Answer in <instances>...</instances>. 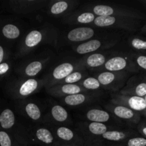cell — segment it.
I'll return each instance as SVG.
<instances>
[{
    "mask_svg": "<svg viewBox=\"0 0 146 146\" xmlns=\"http://www.w3.org/2000/svg\"><path fill=\"white\" fill-rule=\"evenodd\" d=\"M21 109L24 117L29 118L31 121L38 122L41 121L42 119L43 113L41 107L34 101L24 100Z\"/></svg>",
    "mask_w": 146,
    "mask_h": 146,
    "instance_id": "ffe728a7",
    "label": "cell"
},
{
    "mask_svg": "<svg viewBox=\"0 0 146 146\" xmlns=\"http://www.w3.org/2000/svg\"><path fill=\"white\" fill-rule=\"evenodd\" d=\"M105 108L115 116L120 119L131 121L133 123H137L140 120V113L127 107L110 103L105 106Z\"/></svg>",
    "mask_w": 146,
    "mask_h": 146,
    "instance_id": "5bb4252c",
    "label": "cell"
},
{
    "mask_svg": "<svg viewBox=\"0 0 146 146\" xmlns=\"http://www.w3.org/2000/svg\"><path fill=\"white\" fill-rule=\"evenodd\" d=\"M77 84L89 92L90 91L98 90L101 87V85L99 83L98 80L95 77H87Z\"/></svg>",
    "mask_w": 146,
    "mask_h": 146,
    "instance_id": "f1b7e54d",
    "label": "cell"
},
{
    "mask_svg": "<svg viewBox=\"0 0 146 146\" xmlns=\"http://www.w3.org/2000/svg\"><path fill=\"white\" fill-rule=\"evenodd\" d=\"M83 127L85 128V131H87L86 132L91 134L93 136L99 137L101 136L107 131H110V128H111V127L107 126L104 123L95 122H90L85 124V125H83Z\"/></svg>",
    "mask_w": 146,
    "mask_h": 146,
    "instance_id": "cb8c5ba5",
    "label": "cell"
},
{
    "mask_svg": "<svg viewBox=\"0 0 146 146\" xmlns=\"http://www.w3.org/2000/svg\"><path fill=\"white\" fill-rule=\"evenodd\" d=\"M47 1L45 0H18L14 1V9L20 14H28L42 10Z\"/></svg>",
    "mask_w": 146,
    "mask_h": 146,
    "instance_id": "2e32d148",
    "label": "cell"
},
{
    "mask_svg": "<svg viewBox=\"0 0 146 146\" xmlns=\"http://www.w3.org/2000/svg\"><path fill=\"white\" fill-rule=\"evenodd\" d=\"M120 94L127 96H135L138 97H145L146 96V82H141L133 86L131 88H127L121 91Z\"/></svg>",
    "mask_w": 146,
    "mask_h": 146,
    "instance_id": "484cf974",
    "label": "cell"
},
{
    "mask_svg": "<svg viewBox=\"0 0 146 146\" xmlns=\"http://www.w3.org/2000/svg\"><path fill=\"white\" fill-rule=\"evenodd\" d=\"M24 141L37 143L41 146H59L60 142L55 138L51 129L47 127L38 126L24 131Z\"/></svg>",
    "mask_w": 146,
    "mask_h": 146,
    "instance_id": "3957f363",
    "label": "cell"
},
{
    "mask_svg": "<svg viewBox=\"0 0 146 146\" xmlns=\"http://www.w3.org/2000/svg\"><path fill=\"white\" fill-rule=\"evenodd\" d=\"M49 60L50 58H47L29 61L28 64L24 65V68H22L21 75L24 77V78H34L40 74V72L44 69Z\"/></svg>",
    "mask_w": 146,
    "mask_h": 146,
    "instance_id": "d6986e66",
    "label": "cell"
},
{
    "mask_svg": "<svg viewBox=\"0 0 146 146\" xmlns=\"http://www.w3.org/2000/svg\"><path fill=\"white\" fill-rule=\"evenodd\" d=\"M96 17L90 11H75L64 17L63 21L68 24H92Z\"/></svg>",
    "mask_w": 146,
    "mask_h": 146,
    "instance_id": "e0dca14e",
    "label": "cell"
},
{
    "mask_svg": "<svg viewBox=\"0 0 146 146\" xmlns=\"http://www.w3.org/2000/svg\"><path fill=\"white\" fill-rule=\"evenodd\" d=\"M143 98H144L145 101H146V96H145V97H143Z\"/></svg>",
    "mask_w": 146,
    "mask_h": 146,
    "instance_id": "f35d334b",
    "label": "cell"
},
{
    "mask_svg": "<svg viewBox=\"0 0 146 146\" xmlns=\"http://www.w3.org/2000/svg\"><path fill=\"white\" fill-rule=\"evenodd\" d=\"M85 117L90 122L104 123L107 122L110 119V113L107 111L99 108H92L88 110L85 113Z\"/></svg>",
    "mask_w": 146,
    "mask_h": 146,
    "instance_id": "603a6c76",
    "label": "cell"
},
{
    "mask_svg": "<svg viewBox=\"0 0 146 146\" xmlns=\"http://www.w3.org/2000/svg\"><path fill=\"white\" fill-rule=\"evenodd\" d=\"M135 63L140 68L146 70V55H138L135 57Z\"/></svg>",
    "mask_w": 146,
    "mask_h": 146,
    "instance_id": "d6a6232c",
    "label": "cell"
},
{
    "mask_svg": "<svg viewBox=\"0 0 146 146\" xmlns=\"http://www.w3.org/2000/svg\"><path fill=\"white\" fill-rule=\"evenodd\" d=\"M2 34L7 39H17L21 36V29L15 24H6L2 28Z\"/></svg>",
    "mask_w": 146,
    "mask_h": 146,
    "instance_id": "83f0119b",
    "label": "cell"
},
{
    "mask_svg": "<svg viewBox=\"0 0 146 146\" xmlns=\"http://www.w3.org/2000/svg\"><path fill=\"white\" fill-rule=\"evenodd\" d=\"M145 3H146V1H145Z\"/></svg>",
    "mask_w": 146,
    "mask_h": 146,
    "instance_id": "ab89813d",
    "label": "cell"
},
{
    "mask_svg": "<svg viewBox=\"0 0 146 146\" xmlns=\"http://www.w3.org/2000/svg\"><path fill=\"white\" fill-rule=\"evenodd\" d=\"M115 41V39H97V38H92L85 42L77 45L75 48V51L79 54L85 55L94 53L101 48H108L113 46L114 45Z\"/></svg>",
    "mask_w": 146,
    "mask_h": 146,
    "instance_id": "7c38bea8",
    "label": "cell"
},
{
    "mask_svg": "<svg viewBox=\"0 0 146 146\" xmlns=\"http://www.w3.org/2000/svg\"><path fill=\"white\" fill-rule=\"evenodd\" d=\"M94 35L95 31L92 27H77L66 34L65 41L69 43H83L92 39Z\"/></svg>",
    "mask_w": 146,
    "mask_h": 146,
    "instance_id": "9a60e30c",
    "label": "cell"
},
{
    "mask_svg": "<svg viewBox=\"0 0 146 146\" xmlns=\"http://www.w3.org/2000/svg\"><path fill=\"white\" fill-rule=\"evenodd\" d=\"M59 146H80L78 145H74V144H69V143H64L60 142Z\"/></svg>",
    "mask_w": 146,
    "mask_h": 146,
    "instance_id": "8d00e7d4",
    "label": "cell"
},
{
    "mask_svg": "<svg viewBox=\"0 0 146 146\" xmlns=\"http://www.w3.org/2000/svg\"><path fill=\"white\" fill-rule=\"evenodd\" d=\"M14 113L9 108H6L0 114V125L4 129H10L15 125Z\"/></svg>",
    "mask_w": 146,
    "mask_h": 146,
    "instance_id": "d4e9b609",
    "label": "cell"
},
{
    "mask_svg": "<svg viewBox=\"0 0 146 146\" xmlns=\"http://www.w3.org/2000/svg\"><path fill=\"white\" fill-rule=\"evenodd\" d=\"M87 76V73H85L84 71H75L67 76L63 80L56 83L55 84H77L80 81H82L84 78H85L84 77H86Z\"/></svg>",
    "mask_w": 146,
    "mask_h": 146,
    "instance_id": "4316f807",
    "label": "cell"
},
{
    "mask_svg": "<svg viewBox=\"0 0 146 146\" xmlns=\"http://www.w3.org/2000/svg\"><path fill=\"white\" fill-rule=\"evenodd\" d=\"M57 41V31L52 26L32 29L25 34L20 45V54L27 55L41 45Z\"/></svg>",
    "mask_w": 146,
    "mask_h": 146,
    "instance_id": "6da1fadb",
    "label": "cell"
},
{
    "mask_svg": "<svg viewBox=\"0 0 146 146\" xmlns=\"http://www.w3.org/2000/svg\"><path fill=\"white\" fill-rule=\"evenodd\" d=\"M84 11H90L96 17H120L138 19L143 15L137 11L120 5L93 4L82 7Z\"/></svg>",
    "mask_w": 146,
    "mask_h": 146,
    "instance_id": "7a4b0ae2",
    "label": "cell"
},
{
    "mask_svg": "<svg viewBox=\"0 0 146 146\" xmlns=\"http://www.w3.org/2000/svg\"><path fill=\"white\" fill-rule=\"evenodd\" d=\"M49 116L51 121L57 123H64L70 121V116L67 110L60 105H53L50 108Z\"/></svg>",
    "mask_w": 146,
    "mask_h": 146,
    "instance_id": "7402d4cb",
    "label": "cell"
},
{
    "mask_svg": "<svg viewBox=\"0 0 146 146\" xmlns=\"http://www.w3.org/2000/svg\"><path fill=\"white\" fill-rule=\"evenodd\" d=\"M127 72H112V71H102L97 75L95 78L98 80L99 83L106 89H112L116 91L120 88L125 83Z\"/></svg>",
    "mask_w": 146,
    "mask_h": 146,
    "instance_id": "52a82bcc",
    "label": "cell"
},
{
    "mask_svg": "<svg viewBox=\"0 0 146 146\" xmlns=\"http://www.w3.org/2000/svg\"><path fill=\"white\" fill-rule=\"evenodd\" d=\"M122 146H146V138L143 137H135L129 138Z\"/></svg>",
    "mask_w": 146,
    "mask_h": 146,
    "instance_id": "4dcf8cb0",
    "label": "cell"
},
{
    "mask_svg": "<svg viewBox=\"0 0 146 146\" xmlns=\"http://www.w3.org/2000/svg\"><path fill=\"white\" fill-rule=\"evenodd\" d=\"M14 146H25V145L21 144L19 141H15L14 142Z\"/></svg>",
    "mask_w": 146,
    "mask_h": 146,
    "instance_id": "74e56055",
    "label": "cell"
},
{
    "mask_svg": "<svg viewBox=\"0 0 146 146\" xmlns=\"http://www.w3.org/2000/svg\"><path fill=\"white\" fill-rule=\"evenodd\" d=\"M9 68L10 66L8 63H1V64H0V76L5 74L6 73L8 72Z\"/></svg>",
    "mask_w": 146,
    "mask_h": 146,
    "instance_id": "836d02e7",
    "label": "cell"
},
{
    "mask_svg": "<svg viewBox=\"0 0 146 146\" xmlns=\"http://www.w3.org/2000/svg\"><path fill=\"white\" fill-rule=\"evenodd\" d=\"M49 5H45L46 11L49 15L54 17H66L72 12V10L77 7L79 2L71 0H58L49 2Z\"/></svg>",
    "mask_w": 146,
    "mask_h": 146,
    "instance_id": "30bf717a",
    "label": "cell"
},
{
    "mask_svg": "<svg viewBox=\"0 0 146 146\" xmlns=\"http://www.w3.org/2000/svg\"><path fill=\"white\" fill-rule=\"evenodd\" d=\"M102 67L104 71L126 72L133 71L135 64L127 57L116 56L108 58Z\"/></svg>",
    "mask_w": 146,
    "mask_h": 146,
    "instance_id": "8fae6325",
    "label": "cell"
},
{
    "mask_svg": "<svg viewBox=\"0 0 146 146\" xmlns=\"http://www.w3.org/2000/svg\"><path fill=\"white\" fill-rule=\"evenodd\" d=\"M107 56L101 53H92L87 54L83 57L78 62L80 63L82 68H100L104 66L107 61Z\"/></svg>",
    "mask_w": 146,
    "mask_h": 146,
    "instance_id": "ac0fdd59",
    "label": "cell"
},
{
    "mask_svg": "<svg viewBox=\"0 0 146 146\" xmlns=\"http://www.w3.org/2000/svg\"><path fill=\"white\" fill-rule=\"evenodd\" d=\"M111 103L127 107L138 113L146 115V101L142 97L115 94L112 96Z\"/></svg>",
    "mask_w": 146,
    "mask_h": 146,
    "instance_id": "8992f818",
    "label": "cell"
},
{
    "mask_svg": "<svg viewBox=\"0 0 146 146\" xmlns=\"http://www.w3.org/2000/svg\"><path fill=\"white\" fill-rule=\"evenodd\" d=\"M130 45L132 48L138 51L146 50V40L140 38H132L130 39Z\"/></svg>",
    "mask_w": 146,
    "mask_h": 146,
    "instance_id": "f546056e",
    "label": "cell"
},
{
    "mask_svg": "<svg viewBox=\"0 0 146 146\" xmlns=\"http://www.w3.org/2000/svg\"><path fill=\"white\" fill-rule=\"evenodd\" d=\"M138 130L142 135H143L145 137H146V125H142L141 124V125L138 127Z\"/></svg>",
    "mask_w": 146,
    "mask_h": 146,
    "instance_id": "e575fe53",
    "label": "cell"
},
{
    "mask_svg": "<svg viewBox=\"0 0 146 146\" xmlns=\"http://www.w3.org/2000/svg\"><path fill=\"white\" fill-rule=\"evenodd\" d=\"M45 89L49 94L58 98H63L80 93H90L80 86L78 84H55L47 86Z\"/></svg>",
    "mask_w": 146,
    "mask_h": 146,
    "instance_id": "4fadbf2b",
    "label": "cell"
},
{
    "mask_svg": "<svg viewBox=\"0 0 146 146\" xmlns=\"http://www.w3.org/2000/svg\"><path fill=\"white\" fill-rule=\"evenodd\" d=\"M94 98V96L90 93H80L63 97L62 104L69 106H78L86 104Z\"/></svg>",
    "mask_w": 146,
    "mask_h": 146,
    "instance_id": "44dd1931",
    "label": "cell"
},
{
    "mask_svg": "<svg viewBox=\"0 0 146 146\" xmlns=\"http://www.w3.org/2000/svg\"><path fill=\"white\" fill-rule=\"evenodd\" d=\"M4 57V48L1 46H0V64H1Z\"/></svg>",
    "mask_w": 146,
    "mask_h": 146,
    "instance_id": "d590c367",
    "label": "cell"
},
{
    "mask_svg": "<svg viewBox=\"0 0 146 146\" xmlns=\"http://www.w3.org/2000/svg\"><path fill=\"white\" fill-rule=\"evenodd\" d=\"M0 146H14L11 138L5 131H0Z\"/></svg>",
    "mask_w": 146,
    "mask_h": 146,
    "instance_id": "1f68e13d",
    "label": "cell"
},
{
    "mask_svg": "<svg viewBox=\"0 0 146 146\" xmlns=\"http://www.w3.org/2000/svg\"><path fill=\"white\" fill-rule=\"evenodd\" d=\"M82 68L78 61H74V62L66 61L54 67L51 74L47 76L48 79L47 86L54 85L56 83L64 79L70 74L77 71V69H82Z\"/></svg>",
    "mask_w": 146,
    "mask_h": 146,
    "instance_id": "9c48e42d",
    "label": "cell"
},
{
    "mask_svg": "<svg viewBox=\"0 0 146 146\" xmlns=\"http://www.w3.org/2000/svg\"><path fill=\"white\" fill-rule=\"evenodd\" d=\"M138 21L136 19L120 17H97L92 25L100 28L120 29L133 31L136 29Z\"/></svg>",
    "mask_w": 146,
    "mask_h": 146,
    "instance_id": "277c9868",
    "label": "cell"
},
{
    "mask_svg": "<svg viewBox=\"0 0 146 146\" xmlns=\"http://www.w3.org/2000/svg\"><path fill=\"white\" fill-rule=\"evenodd\" d=\"M55 138L60 142L64 143L74 144L80 146H84L87 139L82 135H80L73 130L66 126H56L51 128Z\"/></svg>",
    "mask_w": 146,
    "mask_h": 146,
    "instance_id": "ba28073f",
    "label": "cell"
},
{
    "mask_svg": "<svg viewBox=\"0 0 146 146\" xmlns=\"http://www.w3.org/2000/svg\"><path fill=\"white\" fill-rule=\"evenodd\" d=\"M47 83L48 79L47 77L44 79H37L35 78H25L17 84L14 92L17 98H26L38 92L42 87L47 86Z\"/></svg>",
    "mask_w": 146,
    "mask_h": 146,
    "instance_id": "5b68a950",
    "label": "cell"
}]
</instances>
